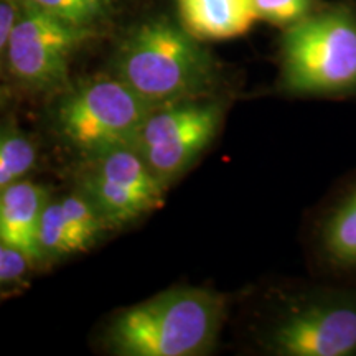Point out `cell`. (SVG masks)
I'll use <instances>...</instances> for the list:
<instances>
[{"label":"cell","instance_id":"cell-1","mask_svg":"<svg viewBox=\"0 0 356 356\" xmlns=\"http://www.w3.org/2000/svg\"><path fill=\"white\" fill-rule=\"evenodd\" d=\"M114 68L115 76L154 109L204 95L215 76L200 40L167 19L132 29L119 44Z\"/></svg>","mask_w":356,"mask_h":356},{"label":"cell","instance_id":"cell-2","mask_svg":"<svg viewBox=\"0 0 356 356\" xmlns=\"http://www.w3.org/2000/svg\"><path fill=\"white\" fill-rule=\"evenodd\" d=\"M225 300L198 287H177L118 315L108 332L122 356H198L215 346Z\"/></svg>","mask_w":356,"mask_h":356},{"label":"cell","instance_id":"cell-3","mask_svg":"<svg viewBox=\"0 0 356 356\" xmlns=\"http://www.w3.org/2000/svg\"><path fill=\"white\" fill-rule=\"evenodd\" d=\"M282 78L289 91L299 95L355 91V13L332 8L289 25L282 38Z\"/></svg>","mask_w":356,"mask_h":356},{"label":"cell","instance_id":"cell-4","mask_svg":"<svg viewBox=\"0 0 356 356\" xmlns=\"http://www.w3.org/2000/svg\"><path fill=\"white\" fill-rule=\"evenodd\" d=\"M154 108L118 76L88 79L60 102V131L88 157L134 147Z\"/></svg>","mask_w":356,"mask_h":356},{"label":"cell","instance_id":"cell-5","mask_svg":"<svg viewBox=\"0 0 356 356\" xmlns=\"http://www.w3.org/2000/svg\"><path fill=\"white\" fill-rule=\"evenodd\" d=\"M221 115L222 109L216 102L181 101L155 108L145 119L134 149L167 185L210 145L220 129Z\"/></svg>","mask_w":356,"mask_h":356},{"label":"cell","instance_id":"cell-6","mask_svg":"<svg viewBox=\"0 0 356 356\" xmlns=\"http://www.w3.org/2000/svg\"><path fill=\"white\" fill-rule=\"evenodd\" d=\"M89 33L19 0V15L6 50L10 73L33 89L61 86L68 78L71 53Z\"/></svg>","mask_w":356,"mask_h":356},{"label":"cell","instance_id":"cell-7","mask_svg":"<svg viewBox=\"0 0 356 356\" xmlns=\"http://www.w3.org/2000/svg\"><path fill=\"white\" fill-rule=\"evenodd\" d=\"M273 348L286 356L356 353V305L330 300L302 307L274 328Z\"/></svg>","mask_w":356,"mask_h":356},{"label":"cell","instance_id":"cell-8","mask_svg":"<svg viewBox=\"0 0 356 356\" xmlns=\"http://www.w3.org/2000/svg\"><path fill=\"white\" fill-rule=\"evenodd\" d=\"M47 203V188L32 181L0 190V243L19 249L32 264L43 259L38 233Z\"/></svg>","mask_w":356,"mask_h":356},{"label":"cell","instance_id":"cell-9","mask_svg":"<svg viewBox=\"0 0 356 356\" xmlns=\"http://www.w3.org/2000/svg\"><path fill=\"white\" fill-rule=\"evenodd\" d=\"M180 25L200 42L231 40L259 20L254 0H175Z\"/></svg>","mask_w":356,"mask_h":356},{"label":"cell","instance_id":"cell-10","mask_svg":"<svg viewBox=\"0 0 356 356\" xmlns=\"http://www.w3.org/2000/svg\"><path fill=\"white\" fill-rule=\"evenodd\" d=\"M83 190L108 226L126 225L157 208L149 198L89 165L83 175Z\"/></svg>","mask_w":356,"mask_h":356},{"label":"cell","instance_id":"cell-11","mask_svg":"<svg viewBox=\"0 0 356 356\" xmlns=\"http://www.w3.org/2000/svg\"><path fill=\"white\" fill-rule=\"evenodd\" d=\"M322 238L332 261L341 266L356 264V188L328 218Z\"/></svg>","mask_w":356,"mask_h":356},{"label":"cell","instance_id":"cell-12","mask_svg":"<svg viewBox=\"0 0 356 356\" xmlns=\"http://www.w3.org/2000/svg\"><path fill=\"white\" fill-rule=\"evenodd\" d=\"M22 2L89 32L108 20L118 6V0H22Z\"/></svg>","mask_w":356,"mask_h":356},{"label":"cell","instance_id":"cell-13","mask_svg":"<svg viewBox=\"0 0 356 356\" xmlns=\"http://www.w3.org/2000/svg\"><path fill=\"white\" fill-rule=\"evenodd\" d=\"M37 150L24 134L0 129V190L20 181L35 167Z\"/></svg>","mask_w":356,"mask_h":356},{"label":"cell","instance_id":"cell-14","mask_svg":"<svg viewBox=\"0 0 356 356\" xmlns=\"http://www.w3.org/2000/svg\"><path fill=\"white\" fill-rule=\"evenodd\" d=\"M38 239L43 257H61L83 251L66 221L60 202H48L44 207Z\"/></svg>","mask_w":356,"mask_h":356},{"label":"cell","instance_id":"cell-15","mask_svg":"<svg viewBox=\"0 0 356 356\" xmlns=\"http://www.w3.org/2000/svg\"><path fill=\"white\" fill-rule=\"evenodd\" d=\"M60 204L83 251L89 244H92L96 236L108 226L86 195H70V197L60 200Z\"/></svg>","mask_w":356,"mask_h":356},{"label":"cell","instance_id":"cell-16","mask_svg":"<svg viewBox=\"0 0 356 356\" xmlns=\"http://www.w3.org/2000/svg\"><path fill=\"white\" fill-rule=\"evenodd\" d=\"M259 20L274 25H292L310 13L312 0H254Z\"/></svg>","mask_w":356,"mask_h":356},{"label":"cell","instance_id":"cell-17","mask_svg":"<svg viewBox=\"0 0 356 356\" xmlns=\"http://www.w3.org/2000/svg\"><path fill=\"white\" fill-rule=\"evenodd\" d=\"M30 264L32 262L24 252L0 243V284L12 282V280L22 277Z\"/></svg>","mask_w":356,"mask_h":356},{"label":"cell","instance_id":"cell-18","mask_svg":"<svg viewBox=\"0 0 356 356\" xmlns=\"http://www.w3.org/2000/svg\"><path fill=\"white\" fill-rule=\"evenodd\" d=\"M17 15H19V0H0V56L7 50Z\"/></svg>","mask_w":356,"mask_h":356},{"label":"cell","instance_id":"cell-19","mask_svg":"<svg viewBox=\"0 0 356 356\" xmlns=\"http://www.w3.org/2000/svg\"><path fill=\"white\" fill-rule=\"evenodd\" d=\"M7 101V95L2 88H0V106H3V102Z\"/></svg>","mask_w":356,"mask_h":356}]
</instances>
